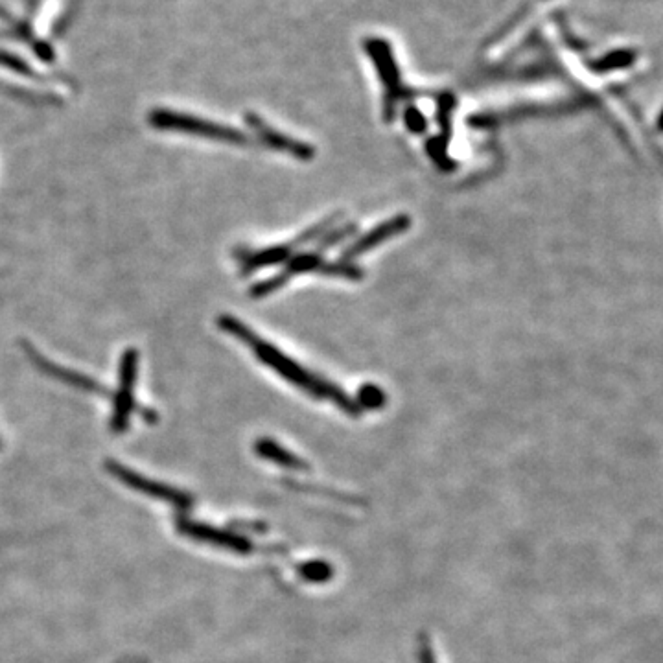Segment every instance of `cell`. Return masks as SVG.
Wrapping results in <instances>:
<instances>
[{
    "label": "cell",
    "mask_w": 663,
    "mask_h": 663,
    "mask_svg": "<svg viewBox=\"0 0 663 663\" xmlns=\"http://www.w3.org/2000/svg\"><path fill=\"white\" fill-rule=\"evenodd\" d=\"M218 326L229 336H233L240 343H244L247 349L253 350L258 360L271 367L275 373L280 374L291 385L303 389L304 393L315 396L319 400H330L338 408L345 409L349 415L360 413V406L343 389H339L336 385L315 376L314 373H308L303 365H299L297 361L288 358L284 352L275 349L271 343L264 341L260 336H256L255 332L249 326H245V323H242L240 319H236L233 315H221L218 319Z\"/></svg>",
    "instance_id": "6da1fadb"
},
{
    "label": "cell",
    "mask_w": 663,
    "mask_h": 663,
    "mask_svg": "<svg viewBox=\"0 0 663 663\" xmlns=\"http://www.w3.org/2000/svg\"><path fill=\"white\" fill-rule=\"evenodd\" d=\"M150 124L153 128L164 129V131H179L201 139L218 140V142H229V144H247V135L238 129L216 124L210 120L192 117L185 113H177L170 109H155L150 113Z\"/></svg>",
    "instance_id": "7a4b0ae2"
},
{
    "label": "cell",
    "mask_w": 663,
    "mask_h": 663,
    "mask_svg": "<svg viewBox=\"0 0 663 663\" xmlns=\"http://www.w3.org/2000/svg\"><path fill=\"white\" fill-rule=\"evenodd\" d=\"M137 376H139V352L137 349H128L122 354L118 367V391L113 398V415H111L113 433H124L128 430L129 419L135 409Z\"/></svg>",
    "instance_id": "3957f363"
},
{
    "label": "cell",
    "mask_w": 663,
    "mask_h": 663,
    "mask_svg": "<svg viewBox=\"0 0 663 663\" xmlns=\"http://www.w3.org/2000/svg\"><path fill=\"white\" fill-rule=\"evenodd\" d=\"M308 271L336 275V277H347V279L354 280L360 279L361 275H363L360 269L356 268V266H350V264H328V262H323L317 255H297L295 258H291L288 268L284 269L280 275L266 280V282L256 284V286H253L251 293H253V297H264V295H268L271 291L279 290L280 286H284L293 275L308 273Z\"/></svg>",
    "instance_id": "277c9868"
},
{
    "label": "cell",
    "mask_w": 663,
    "mask_h": 663,
    "mask_svg": "<svg viewBox=\"0 0 663 663\" xmlns=\"http://www.w3.org/2000/svg\"><path fill=\"white\" fill-rule=\"evenodd\" d=\"M105 466H107V472L111 476L117 477L118 481H122L124 485H128L129 489L137 490V492L144 494V496H150V498H155V500L170 503V505H174L175 509H179V511H187V509H190L194 505V500L188 496L187 492L172 489V487H168L164 483L140 476L135 470H129V468L120 465L117 461H107V465Z\"/></svg>",
    "instance_id": "5b68a950"
},
{
    "label": "cell",
    "mask_w": 663,
    "mask_h": 663,
    "mask_svg": "<svg viewBox=\"0 0 663 663\" xmlns=\"http://www.w3.org/2000/svg\"><path fill=\"white\" fill-rule=\"evenodd\" d=\"M24 352L28 356V360L34 363L35 367L41 371L43 374H47L50 378L58 380L61 384L70 385L74 389H80V391H85V393H93V395L100 396H109V389L104 387L102 384H98L93 378L85 376L82 373H76V371H70L67 367L63 365H58L54 361L48 360L43 354H39L37 350L34 349V345L30 343H23Z\"/></svg>",
    "instance_id": "8992f818"
},
{
    "label": "cell",
    "mask_w": 663,
    "mask_h": 663,
    "mask_svg": "<svg viewBox=\"0 0 663 663\" xmlns=\"http://www.w3.org/2000/svg\"><path fill=\"white\" fill-rule=\"evenodd\" d=\"M175 529L179 531V535L188 536V538H192L196 542H205V544H212V546L225 547V549H231V551H236V553L251 551L249 542L245 538H242V536L233 535V533H227V531H218L214 527L192 522V520L183 518V516L175 520Z\"/></svg>",
    "instance_id": "52a82bcc"
},
{
    "label": "cell",
    "mask_w": 663,
    "mask_h": 663,
    "mask_svg": "<svg viewBox=\"0 0 663 663\" xmlns=\"http://www.w3.org/2000/svg\"><path fill=\"white\" fill-rule=\"evenodd\" d=\"M409 225H411V220H409V216H404V214L380 223L378 227H374L371 233L361 236L354 244L349 245L347 251H345V255H343V260H352V258H358V256L369 253L376 245L384 244V242L391 240L396 234L408 231Z\"/></svg>",
    "instance_id": "ba28073f"
},
{
    "label": "cell",
    "mask_w": 663,
    "mask_h": 663,
    "mask_svg": "<svg viewBox=\"0 0 663 663\" xmlns=\"http://www.w3.org/2000/svg\"><path fill=\"white\" fill-rule=\"evenodd\" d=\"M326 227H328V223H321V225H317L315 229H312L310 233L303 234L301 238L293 240L290 245H277V247H271V249H262V251H256V253H247V255L242 256V273H253L256 269L279 264V262L286 260L290 256L293 247L304 244L314 234L323 233V231H326Z\"/></svg>",
    "instance_id": "9c48e42d"
},
{
    "label": "cell",
    "mask_w": 663,
    "mask_h": 663,
    "mask_svg": "<svg viewBox=\"0 0 663 663\" xmlns=\"http://www.w3.org/2000/svg\"><path fill=\"white\" fill-rule=\"evenodd\" d=\"M249 124L258 131V135L266 140V144H269L271 148H277V150H282V152L290 153V155L299 157V159H310L314 155V150L308 144H303L299 140H293L290 137L280 135L277 131L264 126L256 117H251Z\"/></svg>",
    "instance_id": "30bf717a"
},
{
    "label": "cell",
    "mask_w": 663,
    "mask_h": 663,
    "mask_svg": "<svg viewBox=\"0 0 663 663\" xmlns=\"http://www.w3.org/2000/svg\"><path fill=\"white\" fill-rule=\"evenodd\" d=\"M256 452L262 455V457L269 459V461H275V463H279V465H301V461H299L297 457H293L290 452H286L284 448H280L279 444H275V442L269 441V439H260L258 444H256Z\"/></svg>",
    "instance_id": "8fae6325"
},
{
    "label": "cell",
    "mask_w": 663,
    "mask_h": 663,
    "mask_svg": "<svg viewBox=\"0 0 663 663\" xmlns=\"http://www.w3.org/2000/svg\"><path fill=\"white\" fill-rule=\"evenodd\" d=\"M358 400L365 408H380V406H384L385 402L384 391L378 389L376 385H365V387H361Z\"/></svg>",
    "instance_id": "7c38bea8"
},
{
    "label": "cell",
    "mask_w": 663,
    "mask_h": 663,
    "mask_svg": "<svg viewBox=\"0 0 663 663\" xmlns=\"http://www.w3.org/2000/svg\"><path fill=\"white\" fill-rule=\"evenodd\" d=\"M406 122H408L409 128L413 129L415 133H422L424 128H426V120L415 109H409L408 115H406Z\"/></svg>",
    "instance_id": "4fadbf2b"
}]
</instances>
